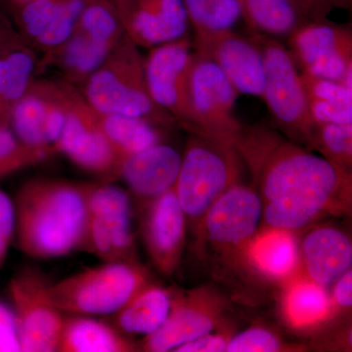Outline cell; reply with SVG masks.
<instances>
[{"label": "cell", "instance_id": "6da1fadb", "mask_svg": "<svg viewBox=\"0 0 352 352\" xmlns=\"http://www.w3.org/2000/svg\"><path fill=\"white\" fill-rule=\"evenodd\" d=\"M263 203L288 201L320 217L342 212L351 201V171L265 126H243L235 145Z\"/></svg>", "mask_w": 352, "mask_h": 352}, {"label": "cell", "instance_id": "7a4b0ae2", "mask_svg": "<svg viewBox=\"0 0 352 352\" xmlns=\"http://www.w3.org/2000/svg\"><path fill=\"white\" fill-rule=\"evenodd\" d=\"M13 203L18 247L27 256L55 258L89 251L88 183L32 179Z\"/></svg>", "mask_w": 352, "mask_h": 352}, {"label": "cell", "instance_id": "3957f363", "mask_svg": "<svg viewBox=\"0 0 352 352\" xmlns=\"http://www.w3.org/2000/svg\"><path fill=\"white\" fill-rule=\"evenodd\" d=\"M144 61L138 46L124 34L107 59L85 80L80 92L99 112L140 118L159 126L175 124V120L149 94Z\"/></svg>", "mask_w": 352, "mask_h": 352}, {"label": "cell", "instance_id": "277c9868", "mask_svg": "<svg viewBox=\"0 0 352 352\" xmlns=\"http://www.w3.org/2000/svg\"><path fill=\"white\" fill-rule=\"evenodd\" d=\"M243 160L233 145L219 139L190 133L175 185L186 219L204 217L226 190L241 182Z\"/></svg>", "mask_w": 352, "mask_h": 352}, {"label": "cell", "instance_id": "5b68a950", "mask_svg": "<svg viewBox=\"0 0 352 352\" xmlns=\"http://www.w3.org/2000/svg\"><path fill=\"white\" fill-rule=\"evenodd\" d=\"M150 283L149 273L138 261H111L50 283L53 303L62 312L113 315Z\"/></svg>", "mask_w": 352, "mask_h": 352}, {"label": "cell", "instance_id": "8992f818", "mask_svg": "<svg viewBox=\"0 0 352 352\" xmlns=\"http://www.w3.org/2000/svg\"><path fill=\"white\" fill-rule=\"evenodd\" d=\"M263 57L264 85L261 98L278 126L289 136L309 145L314 120L310 115L302 73L288 47L277 38L261 34L250 36Z\"/></svg>", "mask_w": 352, "mask_h": 352}, {"label": "cell", "instance_id": "52a82bcc", "mask_svg": "<svg viewBox=\"0 0 352 352\" xmlns=\"http://www.w3.org/2000/svg\"><path fill=\"white\" fill-rule=\"evenodd\" d=\"M57 82L66 109V120L54 153H61L103 182L118 179L124 160L102 131L96 111L75 85L65 80Z\"/></svg>", "mask_w": 352, "mask_h": 352}, {"label": "cell", "instance_id": "ba28073f", "mask_svg": "<svg viewBox=\"0 0 352 352\" xmlns=\"http://www.w3.org/2000/svg\"><path fill=\"white\" fill-rule=\"evenodd\" d=\"M238 94L233 83L212 60L193 51L188 73L192 133L210 136L235 147L244 126L234 113Z\"/></svg>", "mask_w": 352, "mask_h": 352}, {"label": "cell", "instance_id": "9c48e42d", "mask_svg": "<svg viewBox=\"0 0 352 352\" xmlns=\"http://www.w3.org/2000/svg\"><path fill=\"white\" fill-rule=\"evenodd\" d=\"M48 286L34 270L20 271L9 284L21 351H57L65 317L51 300Z\"/></svg>", "mask_w": 352, "mask_h": 352}, {"label": "cell", "instance_id": "30bf717a", "mask_svg": "<svg viewBox=\"0 0 352 352\" xmlns=\"http://www.w3.org/2000/svg\"><path fill=\"white\" fill-rule=\"evenodd\" d=\"M288 50L302 73L342 85L352 80L351 27L326 18L307 21L289 36Z\"/></svg>", "mask_w": 352, "mask_h": 352}, {"label": "cell", "instance_id": "8fae6325", "mask_svg": "<svg viewBox=\"0 0 352 352\" xmlns=\"http://www.w3.org/2000/svg\"><path fill=\"white\" fill-rule=\"evenodd\" d=\"M193 44L187 36L155 46L145 58V76L153 100L176 124L194 132L190 111L188 73Z\"/></svg>", "mask_w": 352, "mask_h": 352}, {"label": "cell", "instance_id": "7c38bea8", "mask_svg": "<svg viewBox=\"0 0 352 352\" xmlns=\"http://www.w3.org/2000/svg\"><path fill=\"white\" fill-rule=\"evenodd\" d=\"M224 302L208 289L173 295L170 314L162 327L145 337L144 351H175L182 344L217 330L223 317Z\"/></svg>", "mask_w": 352, "mask_h": 352}, {"label": "cell", "instance_id": "4fadbf2b", "mask_svg": "<svg viewBox=\"0 0 352 352\" xmlns=\"http://www.w3.org/2000/svg\"><path fill=\"white\" fill-rule=\"evenodd\" d=\"M193 50L205 55L229 78L239 94L263 96V57L251 38L232 30H194Z\"/></svg>", "mask_w": 352, "mask_h": 352}, {"label": "cell", "instance_id": "5bb4252c", "mask_svg": "<svg viewBox=\"0 0 352 352\" xmlns=\"http://www.w3.org/2000/svg\"><path fill=\"white\" fill-rule=\"evenodd\" d=\"M263 203L258 191L239 182L208 208L201 231L222 252H239L261 227Z\"/></svg>", "mask_w": 352, "mask_h": 352}, {"label": "cell", "instance_id": "9a60e30c", "mask_svg": "<svg viewBox=\"0 0 352 352\" xmlns=\"http://www.w3.org/2000/svg\"><path fill=\"white\" fill-rule=\"evenodd\" d=\"M186 219L175 187L147 203L142 220L143 240L155 267L166 276H171L182 261Z\"/></svg>", "mask_w": 352, "mask_h": 352}, {"label": "cell", "instance_id": "2e32d148", "mask_svg": "<svg viewBox=\"0 0 352 352\" xmlns=\"http://www.w3.org/2000/svg\"><path fill=\"white\" fill-rule=\"evenodd\" d=\"M189 25L183 0H138L124 22L126 36L145 48L184 38Z\"/></svg>", "mask_w": 352, "mask_h": 352}, {"label": "cell", "instance_id": "e0dca14e", "mask_svg": "<svg viewBox=\"0 0 352 352\" xmlns=\"http://www.w3.org/2000/svg\"><path fill=\"white\" fill-rule=\"evenodd\" d=\"M240 254L256 274L276 283H286L300 271V244L292 231L259 227Z\"/></svg>", "mask_w": 352, "mask_h": 352}, {"label": "cell", "instance_id": "ac0fdd59", "mask_svg": "<svg viewBox=\"0 0 352 352\" xmlns=\"http://www.w3.org/2000/svg\"><path fill=\"white\" fill-rule=\"evenodd\" d=\"M300 252V272L325 288L351 270V238L336 227L320 226L308 232Z\"/></svg>", "mask_w": 352, "mask_h": 352}, {"label": "cell", "instance_id": "d6986e66", "mask_svg": "<svg viewBox=\"0 0 352 352\" xmlns=\"http://www.w3.org/2000/svg\"><path fill=\"white\" fill-rule=\"evenodd\" d=\"M182 160V155L175 148L157 143L126 157L120 177L134 195L149 203L175 187Z\"/></svg>", "mask_w": 352, "mask_h": 352}, {"label": "cell", "instance_id": "ffe728a7", "mask_svg": "<svg viewBox=\"0 0 352 352\" xmlns=\"http://www.w3.org/2000/svg\"><path fill=\"white\" fill-rule=\"evenodd\" d=\"M280 307L285 323L302 333L325 325L337 312L327 288L308 279L300 271L285 283Z\"/></svg>", "mask_w": 352, "mask_h": 352}, {"label": "cell", "instance_id": "44dd1931", "mask_svg": "<svg viewBox=\"0 0 352 352\" xmlns=\"http://www.w3.org/2000/svg\"><path fill=\"white\" fill-rule=\"evenodd\" d=\"M136 346L124 333L105 322L75 314L64 318L57 351L129 352Z\"/></svg>", "mask_w": 352, "mask_h": 352}, {"label": "cell", "instance_id": "7402d4cb", "mask_svg": "<svg viewBox=\"0 0 352 352\" xmlns=\"http://www.w3.org/2000/svg\"><path fill=\"white\" fill-rule=\"evenodd\" d=\"M173 295L168 289L150 282L113 314V327L126 335H152L168 318Z\"/></svg>", "mask_w": 352, "mask_h": 352}, {"label": "cell", "instance_id": "603a6c76", "mask_svg": "<svg viewBox=\"0 0 352 352\" xmlns=\"http://www.w3.org/2000/svg\"><path fill=\"white\" fill-rule=\"evenodd\" d=\"M113 50L82 32L74 31L63 44L46 53L44 62L56 65L63 73V80L78 87L103 64Z\"/></svg>", "mask_w": 352, "mask_h": 352}, {"label": "cell", "instance_id": "cb8c5ba5", "mask_svg": "<svg viewBox=\"0 0 352 352\" xmlns=\"http://www.w3.org/2000/svg\"><path fill=\"white\" fill-rule=\"evenodd\" d=\"M252 34L288 38L307 18L292 0H237Z\"/></svg>", "mask_w": 352, "mask_h": 352}, {"label": "cell", "instance_id": "d4e9b609", "mask_svg": "<svg viewBox=\"0 0 352 352\" xmlns=\"http://www.w3.org/2000/svg\"><path fill=\"white\" fill-rule=\"evenodd\" d=\"M36 56L27 43L0 56V126H9L10 116L32 82Z\"/></svg>", "mask_w": 352, "mask_h": 352}, {"label": "cell", "instance_id": "484cf974", "mask_svg": "<svg viewBox=\"0 0 352 352\" xmlns=\"http://www.w3.org/2000/svg\"><path fill=\"white\" fill-rule=\"evenodd\" d=\"M96 111L102 131L122 160L161 143L159 126L140 118Z\"/></svg>", "mask_w": 352, "mask_h": 352}, {"label": "cell", "instance_id": "4316f807", "mask_svg": "<svg viewBox=\"0 0 352 352\" xmlns=\"http://www.w3.org/2000/svg\"><path fill=\"white\" fill-rule=\"evenodd\" d=\"M45 80H34L18 101L10 116L9 126L21 142L29 147L52 154L43 133L46 106Z\"/></svg>", "mask_w": 352, "mask_h": 352}, {"label": "cell", "instance_id": "83f0119b", "mask_svg": "<svg viewBox=\"0 0 352 352\" xmlns=\"http://www.w3.org/2000/svg\"><path fill=\"white\" fill-rule=\"evenodd\" d=\"M308 147L340 170L351 171L352 124H316Z\"/></svg>", "mask_w": 352, "mask_h": 352}, {"label": "cell", "instance_id": "f1b7e54d", "mask_svg": "<svg viewBox=\"0 0 352 352\" xmlns=\"http://www.w3.org/2000/svg\"><path fill=\"white\" fill-rule=\"evenodd\" d=\"M47 153L21 142L10 126H0V178L43 161Z\"/></svg>", "mask_w": 352, "mask_h": 352}, {"label": "cell", "instance_id": "f546056e", "mask_svg": "<svg viewBox=\"0 0 352 352\" xmlns=\"http://www.w3.org/2000/svg\"><path fill=\"white\" fill-rule=\"evenodd\" d=\"M285 347L276 333L263 326H254L230 338L227 352H277Z\"/></svg>", "mask_w": 352, "mask_h": 352}, {"label": "cell", "instance_id": "4dcf8cb0", "mask_svg": "<svg viewBox=\"0 0 352 352\" xmlns=\"http://www.w3.org/2000/svg\"><path fill=\"white\" fill-rule=\"evenodd\" d=\"M302 78L307 99H318L352 108V89L342 82L316 78L305 73H302Z\"/></svg>", "mask_w": 352, "mask_h": 352}, {"label": "cell", "instance_id": "1f68e13d", "mask_svg": "<svg viewBox=\"0 0 352 352\" xmlns=\"http://www.w3.org/2000/svg\"><path fill=\"white\" fill-rule=\"evenodd\" d=\"M310 115L315 124H352V108L332 102L307 99Z\"/></svg>", "mask_w": 352, "mask_h": 352}, {"label": "cell", "instance_id": "d6a6232c", "mask_svg": "<svg viewBox=\"0 0 352 352\" xmlns=\"http://www.w3.org/2000/svg\"><path fill=\"white\" fill-rule=\"evenodd\" d=\"M212 20V30H232L241 19L237 0H206Z\"/></svg>", "mask_w": 352, "mask_h": 352}, {"label": "cell", "instance_id": "836d02e7", "mask_svg": "<svg viewBox=\"0 0 352 352\" xmlns=\"http://www.w3.org/2000/svg\"><path fill=\"white\" fill-rule=\"evenodd\" d=\"M15 233V208L6 192L0 189V268L6 261L9 245Z\"/></svg>", "mask_w": 352, "mask_h": 352}, {"label": "cell", "instance_id": "e575fe53", "mask_svg": "<svg viewBox=\"0 0 352 352\" xmlns=\"http://www.w3.org/2000/svg\"><path fill=\"white\" fill-rule=\"evenodd\" d=\"M21 351L13 312L0 303V352Z\"/></svg>", "mask_w": 352, "mask_h": 352}, {"label": "cell", "instance_id": "d590c367", "mask_svg": "<svg viewBox=\"0 0 352 352\" xmlns=\"http://www.w3.org/2000/svg\"><path fill=\"white\" fill-rule=\"evenodd\" d=\"M308 21L326 18L338 7H347L351 0H292Z\"/></svg>", "mask_w": 352, "mask_h": 352}, {"label": "cell", "instance_id": "8d00e7d4", "mask_svg": "<svg viewBox=\"0 0 352 352\" xmlns=\"http://www.w3.org/2000/svg\"><path fill=\"white\" fill-rule=\"evenodd\" d=\"M230 339L226 333H206L197 339L182 344L176 352H223Z\"/></svg>", "mask_w": 352, "mask_h": 352}, {"label": "cell", "instance_id": "74e56055", "mask_svg": "<svg viewBox=\"0 0 352 352\" xmlns=\"http://www.w3.org/2000/svg\"><path fill=\"white\" fill-rule=\"evenodd\" d=\"M25 43L6 10L0 8V56Z\"/></svg>", "mask_w": 352, "mask_h": 352}, {"label": "cell", "instance_id": "f35d334b", "mask_svg": "<svg viewBox=\"0 0 352 352\" xmlns=\"http://www.w3.org/2000/svg\"><path fill=\"white\" fill-rule=\"evenodd\" d=\"M332 298L336 309H351L352 307V271L347 270L333 283Z\"/></svg>", "mask_w": 352, "mask_h": 352}, {"label": "cell", "instance_id": "ab89813d", "mask_svg": "<svg viewBox=\"0 0 352 352\" xmlns=\"http://www.w3.org/2000/svg\"><path fill=\"white\" fill-rule=\"evenodd\" d=\"M136 1H138V0H113L116 6H117L118 11H119L122 24H124L127 16L131 13L133 6H135Z\"/></svg>", "mask_w": 352, "mask_h": 352}, {"label": "cell", "instance_id": "60d3db41", "mask_svg": "<svg viewBox=\"0 0 352 352\" xmlns=\"http://www.w3.org/2000/svg\"><path fill=\"white\" fill-rule=\"evenodd\" d=\"M25 1V0H6V3H19V2Z\"/></svg>", "mask_w": 352, "mask_h": 352}, {"label": "cell", "instance_id": "b9f144b4", "mask_svg": "<svg viewBox=\"0 0 352 352\" xmlns=\"http://www.w3.org/2000/svg\"><path fill=\"white\" fill-rule=\"evenodd\" d=\"M7 6L6 0H0V8H3L4 6Z\"/></svg>", "mask_w": 352, "mask_h": 352}]
</instances>
